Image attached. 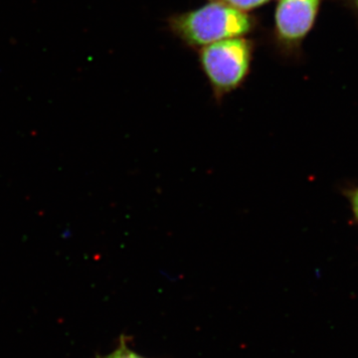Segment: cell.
<instances>
[{
	"instance_id": "1",
	"label": "cell",
	"mask_w": 358,
	"mask_h": 358,
	"mask_svg": "<svg viewBox=\"0 0 358 358\" xmlns=\"http://www.w3.org/2000/svg\"><path fill=\"white\" fill-rule=\"evenodd\" d=\"M171 24L173 31L187 43L209 45L246 34L252 29L253 21L240 9L213 2L176 16Z\"/></svg>"
},
{
	"instance_id": "2",
	"label": "cell",
	"mask_w": 358,
	"mask_h": 358,
	"mask_svg": "<svg viewBox=\"0 0 358 358\" xmlns=\"http://www.w3.org/2000/svg\"><path fill=\"white\" fill-rule=\"evenodd\" d=\"M251 44L245 39L231 38L206 45L200 54L216 98L236 89L248 73Z\"/></svg>"
},
{
	"instance_id": "3",
	"label": "cell",
	"mask_w": 358,
	"mask_h": 358,
	"mask_svg": "<svg viewBox=\"0 0 358 358\" xmlns=\"http://www.w3.org/2000/svg\"><path fill=\"white\" fill-rule=\"evenodd\" d=\"M322 0H279L275 9V32L282 43H301L317 20Z\"/></svg>"
},
{
	"instance_id": "4",
	"label": "cell",
	"mask_w": 358,
	"mask_h": 358,
	"mask_svg": "<svg viewBox=\"0 0 358 358\" xmlns=\"http://www.w3.org/2000/svg\"><path fill=\"white\" fill-rule=\"evenodd\" d=\"M100 358H145L141 357L138 353L133 352V350L129 348L128 343L124 338L121 339V343L114 350V352Z\"/></svg>"
},
{
	"instance_id": "5",
	"label": "cell",
	"mask_w": 358,
	"mask_h": 358,
	"mask_svg": "<svg viewBox=\"0 0 358 358\" xmlns=\"http://www.w3.org/2000/svg\"><path fill=\"white\" fill-rule=\"evenodd\" d=\"M268 0H220L219 2L227 4L240 10H249V9L256 8V7L262 6L268 2Z\"/></svg>"
},
{
	"instance_id": "6",
	"label": "cell",
	"mask_w": 358,
	"mask_h": 358,
	"mask_svg": "<svg viewBox=\"0 0 358 358\" xmlns=\"http://www.w3.org/2000/svg\"><path fill=\"white\" fill-rule=\"evenodd\" d=\"M346 197H348V201H350L353 216H355V220L358 222V186L348 190Z\"/></svg>"
},
{
	"instance_id": "7",
	"label": "cell",
	"mask_w": 358,
	"mask_h": 358,
	"mask_svg": "<svg viewBox=\"0 0 358 358\" xmlns=\"http://www.w3.org/2000/svg\"><path fill=\"white\" fill-rule=\"evenodd\" d=\"M350 1H352L353 6H355L358 10V0H350Z\"/></svg>"
}]
</instances>
